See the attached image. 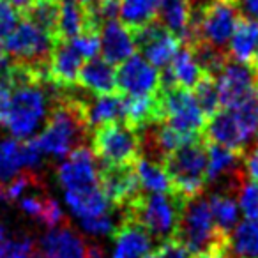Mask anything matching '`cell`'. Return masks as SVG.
I'll return each instance as SVG.
<instances>
[{"label":"cell","mask_w":258,"mask_h":258,"mask_svg":"<svg viewBox=\"0 0 258 258\" xmlns=\"http://www.w3.org/2000/svg\"><path fill=\"white\" fill-rule=\"evenodd\" d=\"M161 168L168 175L172 193L184 200L200 197L207 186V140L204 135L166 156Z\"/></svg>","instance_id":"cell-1"},{"label":"cell","mask_w":258,"mask_h":258,"mask_svg":"<svg viewBox=\"0 0 258 258\" xmlns=\"http://www.w3.org/2000/svg\"><path fill=\"white\" fill-rule=\"evenodd\" d=\"M186 204L184 198L172 193H145L142 191L137 198L122 207V216L140 223L152 239L159 242L175 235L180 212Z\"/></svg>","instance_id":"cell-2"},{"label":"cell","mask_w":258,"mask_h":258,"mask_svg":"<svg viewBox=\"0 0 258 258\" xmlns=\"http://www.w3.org/2000/svg\"><path fill=\"white\" fill-rule=\"evenodd\" d=\"M154 99L159 122H166L184 137L197 138L204 135L207 117L200 110L191 90L179 85L172 89L159 87L154 92Z\"/></svg>","instance_id":"cell-3"},{"label":"cell","mask_w":258,"mask_h":258,"mask_svg":"<svg viewBox=\"0 0 258 258\" xmlns=\"http://www.w3.org/2000/svg\"><path fill=\"white\" fill-rule=\"evenodd\" d=\"M92 154L101 166L135 165L140 158L138 131L122 120H111L97 125L92 137Z\"/></svg>","instance_id":"cell-4"},{"label":"cell","mask_w":258,"mask_h":258,"mask_svg":"<svg viewBox=\"0 0 258 258\" xmlns=\"http://www.w3.org/2000/svg\"><path fill=\"white\" fill-rule=\"evenodd\" d=\"M173 237H177L180 242L186 244L191 254L207 249L209 246L216 242L228 240V235L221 233L216 226L209 200L202 197L186 200Z\"/></svg>","instance_id":"cell-5"},{"label":"cell","mask_w":258,"mask_h":258,"mask_svg":"<svg viewBox=\"0 0 258 258\" xmlns=\"http://www.w3.org/2000/svg\"><path fill=\"white\" fill-rule=\"evenodd\" d=\"M50 110V96L43 85H29L15 90L6 125L18 140H29Z\"/></svg>","instance_id":"cell-6"},{"label":"cell","mask_w":258,"mask_h":258,"mask_svg":"<svg viewBox=\"0 0 258 258\" xmlns=\"http://www.w3.org/2000/svg\"><path fill=\"white\" fill-rule=\"evenodd\" d=\"M4 48L13 60L27 64H48L53 41L34 23L22 18V22H18L15 30L4 41Z\"/></svg>","instance_id":"cell-7"},{"label":"cell","mask_w":258,"mask_h":258,"mask_svg":"<svg viewBox=\"0 0 258 258\" xmlns=\"http://www.w3.org/2000/svg\"><path fill=\"white\" fill-rule=\"evenodd\" d=\"M216 83H218L219 106L235 110L256 94L258 75L249 66L230 58L221 73L216 76Z\"/></svg>","instance_id":"cell-8"},{"label":"cell","mask_w":258,"mask_h":258,"mask_svg":"<svg viewBox=\"0 0 258 258\" xmlns=\"http://www.w3.org/2000/svg\"><path fill=\"white\" fill-rule=\"evenodd\" d=\"M131 36H133L135 48L144 53L142 57L151 62L154 68L161 69L172 62L179 48L182 46L179 37L170 32L158 18L144 25L142 29L133 30Z\"/></svg>","instance_id":"cell-9"},{"label":"cell","mask_w":258,"mask_h":258,"mask_svg":"<svg viewBox=\"0 0 258 258\" xmlns=\"http://www.w3.org/2000/svg\"><path fill=\"white\" fill-rule=\"evenodd\" d=\"M57 177L66 193H85L99 187V165L92 151L82 145L58 166Z\"/></svg>","instance_id":"cell-10"},{"label":"cell","mask_w":258,"mask_h":258,"mask_svg":"<svg viewBox=\"0 0 258 258\" xmlns=\"http://www.w3.org/2000/svg\"><path fill=\"white\" fill-rule=\"evenodd\" d=\"M39 244L46 258H103L101 246L87 240L69 223L51 228Z\"/></svg>","instance_id":"cell-11"},{"label":"cell","mask_w":258,"mask_h":258,"mask_svg":"<svg viewBox=\"0 0 258 258\" xmlns=\"http://www.w3.org/2000/svg\"><path fill=\"white\" fill-rule=\"evenodd\" d=\"M117 92L124 96H147L159 89L158 68L145 60L142 55H131L115 71Z\"/></svg>","instance_id":"cell-12"},{"label":"cell","mask_w":258,"mask_h":258,"mask_svg":"<svg viewBox=\"0 0 258 258\" xmlns=\"http://www.w3.org/2000/svg\"><path fill=\"white\" fill-rule=\"evenodd\" d=\"M99 186L113 207H125L142 193L135 165L99 166Z\"/></svg>","instance_id":"cell-13"},{"label":"cell","mask_w":258,"mask_h":258,"mask_svg":"<svg viewBox=\"0 0 258 258\" xmlns=\"http://www.w3.org/2000/svg\"><path fill=\"white\" fill-rule=\"evenodd\" d=\"M83 62V57L69 41L55 43L48 62V80L57 89H75Z\"/></svg>","instance_id":"cell-14"},{"label":"cell","mask_w":258,"mask_h":258,"mask_svg":"<svg viewBox=\"0 0 258 258\" xmlns=\"http://www.w3.org/2000/svg\"><path fill=\"white\" fill-rule=\"evenodd\" d=\"M152 237L140 223L122 216V221L113 230V258H145L151 254Z\"/></svg>","instance_id":"cell-15"},{"label":"cell","mask_w":258,"mask_h":258,"mask_svg":"<svg viewBox=\"0 0 258 258\" xmlns=\"http://www.w3.org/2000/svg\"><path fill=\"white\" fill-rule=\"evenodd\" d=\"M101 58L110 66H120L135 55L133 36L120 22H106L101 29Z\"/></svg>","instance_id":"cell-16"},{"label":"cell","mask_w":258,"mask_h":258,"mask_svg":"<svg viewBox=\"0 0 258 258\" xmlns=\"http://www.w3.org/2000/svg\"><path fill=\"white\" fill-rule=\"evenodd\" d=\"M76 85L92 96H106V94L117 92L113 66L104 62L101 57L89 58L83 62L80 69Z\"/></svg>","instance_id":"cell-17"},{"label":"cell","mask_w":258,"mask_h":258,"mask_svg":"<svg viewBox=\"0 0 258 258\" xmlns=\"http://www.w3.org/2000/svg\"><path fill=\"white\" fill-rule=\"evenodd\" d=\"M193 0H159L156 18L180 39L182 46L189 43V23Z\"/></svg>","instance_id":"cell-18"},{"label":"cell","mask_w":258,"mask_h":258,"mask_svg":"<svg viewBox=\"0 0 258 258\" xmlns=\"http://www.w3.org/2000/svg\"><path fill=\"white\" fill-rule=\"evenodd\" d=\"M258 46V22L239 16L232 39L228 43V55L232 60L249 64L251 55Z\"/></svg>","instance_id":"cell-19"},{"label":"cell","mask_w":258,"mask_h":258,"mask_svg":"<svg viewBox=\"0 0 258 258\" xmlns=\"http://www.w3.org/2000/svg\"><path fill=\"white\" fill-rule=\"evenodd\" d=\"M87 117H89L90 129L111 120H122L124 117V94H106V96L87 97Z\"/></svg>","instance_id":"cell-20"},{"label":"cell","mask_w":258,"mask_h":258,"mask_svg":"<svg viewBox=\"0 0 258 258\" xmlns=\"http://www.w3.org/2000/svg\"><path fill=\"white\" fill-rule=\"evenodd\" d=\"M66 202L73 214L80 219L96 218L113 211V205L103 193L101 186L85 193H66Z\"/></svg>","instance_id":"cell-21"},{"label":"cell","mask_w":258,"mask_h":258,"mask_svg":"<svg viewBox=\"0 0 258 258\" xmlns=\"http://www.w3.org/2000/svg\"><path fill=\"white\" fill-rule=\"evenodd\" d=\"M20 18L29 20L51 37L53 44L58 39V18H60V0H34L32 6Z\"/></svg>","instance_id":"cell-22"},{"label":"cell","mask_w":258,"mask_h":258,"mask_svg":"<svg viewBox=\"0 0 258 258\" xmlns=\"http://www.w3.org/2000/svg\"><path fill=\"white\" fill-rule=\"evenodd\" d=\"M22 170H29L25 140L8 138L0 142V186L15 179Z\"/></svg>","instance_id":"cell-23"},{"label":"cell","mask_w":258,"mask_h":258,"mask_svg":"<svg viewBox=\"0 0 258 258\" xmlns=\"http://www.w3.org/2000/svg\"><path fill=\"white\" fill-rule=\"evenodd\" d=\"M228 253L233 258H258V219L237 223L228 235Z\"/></svg>","instance_id":"cell-24"},{"label":"cell","mask_w":258,"mask_h":258,"mask_svg":"<svg viewBox=\"0 0 258 258\" xmlns=\"http://www.w3.org/2000/svg\"><path fill=\"white\" fill-rule=\"evenodd\" d=\"M159 0H120V23L129 30L142 29L158 16Z\"/></svg>","instance_id":"cell-25"},{"label":"cell","mask_w":258,"mask_h":258,"mask_svg":"<svg viewBox=\"0 0 258 258\" xmlns=\"http://www.w3.org/2000/svg\"><path fill=\"white\" fill-rule=\"evenodd\" d=\"M209 205H211L212 218H214L218 230L225 235H230V232L239 223V204H237L235 197L212 191L209 197Z\"/></svg>","instance_id":"cell-26"},{"label":"cell","mask_w":258,"mask_h":258,"mask_svg":"<svg viewBox=\"0 0 258 258\" xmlns=\"http://www.w3.org/2000/svg\"><path fill=\"white\" fill-rule=\"evenodd\" d=\"M187 48H189L191 57L195 58L198 68L212 76H218L221 73V69L226 66V62L230 60L228 50L218 48L204 39L193 41L191 44H187Z\"/></svg>","instance_id":"cell-27"},{"label":"cell","mask_w":258,"mask_h":258,"mask_svg":"<svg viewBox=\"0 0 258 258\" xmlns=\"http://www.w3.org/2000/svg\"><path fill=\"white\" fill-rule=\"evenodd\" d=\"M135 170H137L138 180H140V186L144 191H149V193H168V191H172L168 175L158 163L140 156L135 161Z\"/></svg>","instance_id":"cell-28"},{"label":"cell","mask_w":258,"mask_h":258,"mask_svg":"<svg viewBox=\"0 0 258 258\" xmlns=\"http://www.w3.org/2000/svg\"><path fill=\"white\" fill-rule=\"evenodd\" d=\"M83 18L85 9L76 0H60V18H58V39L71 41L80 36L83 30Z\"/></svg>","instance_id":"cell-29"},{"label":"cell","mask_w":258,"mask_h":258,"mask_svg":"<svg viewBox=\"0 0 258 258\" xmlns=\"http://www.w3.org/2000/svg\"><path fill=\"white\" fill-rule=\"evenodd\" d=\"M168 68L172 69L173 78H175L177 85L184 87V89L191 90L195 87V83L200 80L202 69L198 68V64L195 62V58L191 57V51L187 46H180L179 51L175 53V57L172 58V62L168 64Z\"/></svg>","instance_id":"cell-30"},{"label":"cell","mask_w":258,"mask_h":258,"mask_svg":"<svg viewBox=\"0 0 258 258\" xmlns=\"http://www.w3.org/2000/svg\"><path fill=\"white\" fill-rule=\"evenodd\" d=\"M195 99H197L200 110L204 111L205 117H212L216 111L219 110V96H218V83H216V76L202 73L200 80L195 83L191 89Z\"/></svg>","instance_id":"cell-31"},{"label":"cell","mask_w":258,"mask_h":258,"mask_svg":"<svg viewBox=\"0 0 258 258\" xmlns=\"http://www.w3.org/2000/svg\"><path fill=\"white\" fill-rule=\"evenodd\" d=\"M239 209L246 219H258V182L247 179L240 191L237 193Z\"/></svg>","instance_id":"cell-32"},{"label":"cell","mask_w":258,"mask_h":258,"mask_svg":"<svg viewBox=\"0 0 258 258\" xmlns=\"http://www.w3.org/2000/svg\"><path fill=\"white\" fill-rule=\"evenodd\" d=\"M69 43L75 46V50L83 57V60L96 57L97 51L101 48V34H92V32H82L80 36H76L75 39H71Z\"/></svg>","instance_id":"cell-33"},{"label":"cell","mask_w":258,"mask_h":258,"mask_svg":"<svg viewBox=\"0 0 258 258\" xmlns=\"http://www.w3.org/2000/svg\"><path fill=\"white\" fill-rule=\"evenodd\" d=\"M20 22V13L9 0H0V43L8 39Z\"/></svg>","instance_id":"cell-34"},{"label":"cell","mask_w":258,"mask_h":258,"mask_svg":"<svg viewBox=\"0 0 258 258\" xmlns=\"http://www.w3.org/2000/svg\"><path fill=\"white\" fill-rule=\"evenodd\" d=\"M154 254L158 258H191V251L177 237H168L161 240Z\"/></svg>","instance_id":"cell-35"},{"label":"cell","mask_w":258,"mask_h":258,"mask_svg":"<svg viewBox=\"0 0 258 258\" xmlns=\"http://www.w3.org/2000/svg\"><path fill=\"white\" fill-rule=\"evenodd\" d=\"M80 223H82V228L87 233H90V235H108V233H111L115 230L111 212L103 216H96V218L80 219Z\"/></svg>","instance_id":"cell-36"},{"label":"cell","mask_w":258,"mask_h":258,"mask_svg":"<svg viewBox=\"0 0 258 258\" xmlns=\"http://www.w3.org/2000/svg\"><path fill=\"white\" fill-rule=\"evenodd\" d=\"M34 253V240L27 235L11 239L6 253L0 258H29Z\"/></svg>","instance_id":"cell-37"},{"label":"cell","mask_w":258,"mask_h":258,"mask_svg":"<svg viewBox=\"0 0 258 258\" xmlns=\"http://www.w3.org/2000/svg\"><path fill=\"white\" fill-rule=\"evenodd\" d=\"M191 258H230L228 240H221V242L212 244V246H209L207 249H202V251H198V253H193Z\"/></svg>","instance_id":"cell-38"},{"label":"cell","mask_w":258,"mask_h":258,"mask_svg":"<svg viewBox=\"0 0 258 258\" xmlns=\"http://www.w3.org/2000/svg\"><path fill=\"white\" fill-rule=\"evenodd\" d=\"M244 170L249 180L258 182V142L244 154Z\"/></svg>","instance_id":"cell-39"},{"label":"cell","mask_w":258,"mask_h":258,"mask_svg":"<svg viewBox=\"0 0 258 258\" xmlns=\"http://www.w3.org/2000/svg\"><path fill=\"white\" fill-rule=\"evenodd\" d=\"M232 6L237 9L239 16L258 22V0H232Z\"/></svg>","instance_id":"cell-40"},{"label":"cell","mask_w":258,"mask_h":258,"mask_svg":"<svg viewBox=\"0 0 258 258\" xmlns=\"http://www.w3.org/2000/svg\"><path fill=\"white\" fill-rule=\"evenodd\" d=\"M11 89L6 83L0 82V124H6V118L11 106Z\"/></svg>","instance_id":"cell-41"},{"label":"cell","mask_w":258,"mask_h":258,"mask_svg":"<svg viewBox=\"0 0 258 258\" xmlns=\"http://www.w3.org/2000/svg\"><path fill=\"white\" fill-rule=\"evenodd\" d=\"M9 242H11V237H9V232L8 228H6L2 223H0V256L6 253V249H8Z\"/></svg>","instance_id":"cell-42"},{"label":"cell","mask_w":258,"mask_h":258,"mask_svg":"<svg viewBox=\"0 0 258 258\" xmlns=\"http://www.w3.org/2000/svg\"><path fill=\"white\" fill-rule=\"evenodd\" d=\"M9 2H11V4L15 6L16 9H18L20 15H22V13H25L27 9H29L30 6H32L34 0H9Z\"/></svg>","instance_id":"cell-43"},{"label":"cell","mask_w":258,"mask_h":258,"mask_svg":"<svg viewBox=\"0 0 258 258\" xmlns=\"http://www.w3.org/2000/svg\"><path fill=\"white\" fill-rule=\"evenodd\" d=\"M247 66H249V68L258 75V46H256V50H254V53L251 55V60H249V64H247Z\"/></svg>","instance_id":"cell-44"},{"label":"cell","mask_w":258,"mask_h":258,"mask_svg":"<svg viewBox=\"0 0 258 258\" xmlns=\"http://www.w3.org/2000/svg\"><path fill=\"white\" fill-rule=\"evenodd\" d=\"M76 2H80V4H83V6H90V4H94L96 0H76Z\"/></svg>","instance_id":"cell-45"},{"label":"cell","mask_w":258,"mask_h":258,"mask_svg":"<svg viewBox=\"0 0 258 258\" xmlns=\"http://www.w3.org/2000/svg\"><path fill=\"white\" fill-rule=\"evenodd\" d=\"M6 55H8V53H6L4 43H0V58H2V57H6Z\"/></svg>","instance_id":"cell-46"},{"label":"cell","mask_w":258,"mask_h":258,"mask_svg":"<svg viewBox=\"0 0 258 258\" xmlns=\"http://www.w3.org/2000/svg\"><path fill=\"white\" fill-rule=\"evenodd\" d=\"M29 258H46V256H44L43 253H32V254H30Z\"/></svg>","instance_id":"cell-47"},{"label":"cell","mask_w":258,"mask_h":258,"mask_svg":"<svg viewBox=\"0 0 258 258\" xmlns=\"http://www.w3.org/2000/svg\"><path fill=\"white\" fill-rule=\"evenodd\" d=\"M145 258H158V256H156V254H152V253H151V254H147V256H145Z\"/></svg>","instance_id":"cell-48"},{"label":"cell","mask_w":258,"mask_h":258,"mask_svg":"<svg viewBox=\"0 0 258 258\" xmlns=\"http://www.w3.org/2000/svg\"><path fill=\"white\" fill-rule=\"evenodd\" d=\"M256 96H258V89H256ZM256 140H258V131H256Z\"/></svg>","instance_id":"cell-49"}]
</instances>
